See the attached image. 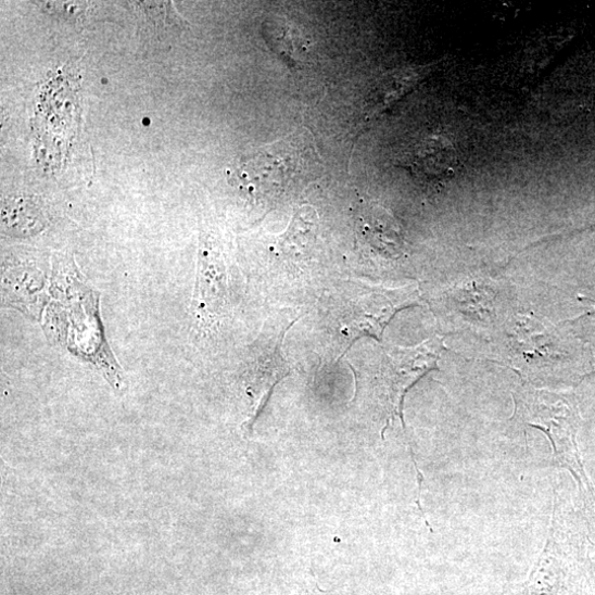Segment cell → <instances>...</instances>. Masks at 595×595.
Wrapping results in <instances>:
<instances>
[{"label":"cell","instance_id":"cell-5","mask_svg":"<svg viewBox=\"0 0 595 595\" xmlns=\"http://www.w3.org/2000/svg\"><path fill=\"white\" fill-rule=\"evenodd\" d=\"M230 305L229 276L225 258L210 238L201 240L198 254L192 315L200 331H207L227 314Z\"/></svg>","mask_w":595,"mask_h":595},{"label":"cell","instance_id":"cell-4","mask_svg":"<svg viewBox=\"0 0 595 595\" xmlns=\"http://www.w3.org/2000/svg\"><path fill=\"white\" fill-rule=\"evenodd\" d=\"M403 307L402 296L388 290L362 289L344 298L337 312L344 352L362 337L382 340L388 325Z\"/></svg>","mask_w":595,"mask_h":595},{"label":"cell","instance_id":"cell-1","mask_svg":"<svg viewBox=\"0 0 595 595\" xmlns=\"http://www.w3.org/2000/svg\"><path fill=\"white\" fill-rule=\"evenodd\" d=\"M321 172L314 138L303 129L256 149L236 167L231 181L254 204L271 206Z\"/></svg>","mask_w":595,"mask_h":595},{"label":"cell","instance_id":"cell-8","mask_svg":"<svg viewBox=\"0 0 595 595\" xmlns=\"http://www.w3.org/2000/svg\"><path fill=\"white\" fill-rule=\"evenodd\" d=\"M319 217L311 205L294 210L287 231L277 243V253L289 262L311 258L318 240Z\"/></svg>","mask_w":595,"mask_h":595},{"label":"cell","instance_id":"cell-2","mask_svg":"<svg viewBox=\"0 0 595 595\" xmlns=\"http://www.w3.org/2000/svg\"><path fill=\"white\" fill-rule=\"evenodd\" d=\"M441 349L442 341L433 338L414 347H392L385 352L369 389L388 425L396 418L404 423L405 396L436 366Z\"/></svg>","mask_w":595,"mask_h":595},{"label":"cell","instance_id":"cell-10","mask_svg":"<svg viewBox=\"0 0 595 595\" xmlns=\"http://www.w3.org/2000/svg\"><path fill=\"white\" fill-rule=\"evenodd\" d=\"M433 67V64L402 67L384 74L371 96V100H374L371 111L378 114L392 106L414 90L432 72Z\"/></svg>","mask_w":595,"mask_h":595},{"label":"cell","instance_id":"cell-3","mask_svg":"<svg viewBox=\"0 0 595 595\" xmlns=\"http://www.w3.org/2000/svg\"><path fill=\"white\" fill-rule=\"evenodd\" d=\"M515 418L548 436L557 464L585 481L574 444L570 410L565 402L547 392L523 390L515 395Z\"/></svg>","mask_w":595,"mask_h":595},{"label":"cell","instance_id":"cell-11","mask_svg":"<svg viewBox=\"0 0 595 595\" xmlns=\"http://www.w3.org/2000/svg\"><path fill=\"white\" fill-rule=\"evenodd\" d=\"M42 212L30 200L21 199L8 204L3 210V221L8 227L14 225L12 229L23 233L39 231L42 226Z\"/></svg>","mask_w":595,"mask_h":595},{"label":"cell","instance_id":"cell-9","mask_svg":"<svg viewBox=\"0 0 595 595\" xmlns=\"http://www.w3.org/2000/svg\"><path fill=\"white\" fill-rule=\"evenodd\" d=\"M360 231L371 249L388 257H398L403 241L395 218L381 206H371L360 216Z\"/></svg>","mask_w":595,"mask_h":595},{"label":"cell","instance_id":"cell-6","mask_svg":"<svg viewBox=\"0 0 595 595\" xmlns=\"http://www.w3.org/2000/svg\"><path fill=\"white\" fill-rule=\"evenodd\" d=\"M287 329L274 334L263 343L251 362L248 374V392L253 401L252 416L246 423L252 433L255 421L267 405L275 387L290 374L282 355V340Z\"/></svg>","mask_w":595,"mask_h":595},{"label":"cell","instance_id":"cell-12","mask_svg":"<svg viewBox=\"0 0 595 595\" xmlns=\"http://www.w3.org/2000/svg\"><path fill=\"white\" fill-rule=\"evenodd\" d=\"M294 595H337L321 590L318 585H312L298 591Z\"/></svg>","mask_w":595,"mask_h":595},{"label":"cell","instance_id":"cell-7","mask_svg":"<svg viewBox=\"0 0 595 595\" xmlns=\"http://www.w3.org/2000/svg\"><path fill=\"white\" fill-rule=\"evenodd\" d=\"M458 164L454 143L443 136L432 135L416 144L408 165L418 178L440 181L452 178Z\"/></svg>","mask_w":595,"mask_h":595}]
</instances>
